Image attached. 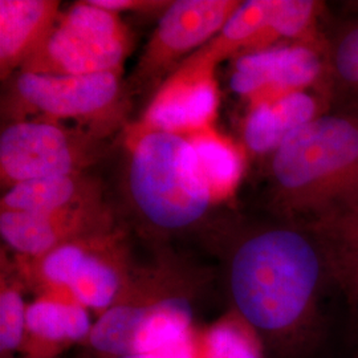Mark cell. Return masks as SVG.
Here are the masks:
<instances>
[{
  "instance_id": "1",
  "label": "cell",
  "mask_w": 358,
  "mask_h": 358,
  "mask_svg": "<svg viewBox=\"0 0 358 358\" xmlns=\"http://www.w3.org/2000/svg\"><path fill=\"white\" fill-rule=\"evenodd\" d=\"M320 275V252L304 231H252L232 244L227 256L232 310L259 336L282 341L306 320Z\"/></svg>"
},
{
  "instance_id": "2",
  "label": "cell",
  "mask_w": 358,
  "mask_h": 358,
  "mask_svg": "<svg viewBox=\"0 0 358 358\" xmlns=\"http://www.w3.org/2000/svg\"><path fill=\"white\" fill-rule=\"evenodd\" d=\"M201 279L173 259L134 268L127 288L94 320L88 358H115L177 344L195 328Z\"/></svg>"
},
{
  "instance_id": "3",
  "label": "cell",
  "mask_w": 358,
  "mask_h": 358,
  "mask_svg": "<svg viewBox=\"0 0 358 358\" xmlns=\"http://www.w3.org/2000/svg\"><path fill=\"white\" fill-rule=\"evenodd\" d=\"M271 176L284 210L312 220L358 198V115L316 117L272 153Z\"/></svg>"
},
{
  "instance_id": "4",
  "label": "cell",
  "mask_w": 358,
  "mask_h": 358,
  "mask_svg": "<svg viewBox=\"0 0 358 358\" xmlns=\"http://www.w3.org/2000/svg\"><path fill=\"white\" fill-rule=\"evenodd\" d=\"M127 187L143 229L170 236L196 231L215 202L187 136L141 127L130 146Z\"/></svg>"
},
{
  "instance_id": "5",
  "label": "cell",
  "mask_w": 358,
  "mask_h": 358,
  "mask_svg": "<svg viewBox=\"0 0 358 358\" xmlns=\"http://www.w3.org/2000/svg\"><path fill=\"white\" fill-rule=\"evenodd\" d=\"M38 294H65L96 319L115 304L133 275L128 247L115 229L66 242L38 259L16 264Z\"/></svg>"
},
{
  "instance_id": "6",
  "label": "cell",
  "mask_w": 358,
  "mask_h": 358,
  "mask_svg": "<svg viewBox=\"0 0 358 358\" xmlns=\"http://www.w3.org/2000/svg\"><path fill=\"white\" fill-rule=\"evenodd\" d=\"M130 48V32L120 13L81 1L60 15L20 72L56 76L120 72Z\"/></svg>"
},
{
  "instance_id": "7",
  "label": "cell",
  "mask_w": 358,
  "mask_h": 358,
  "mask_svg": "<svg viewBox=\"0 0 358 358\" xmlns=\"http://www.w3.org/2000/svg\"><path fill=\"white\" fill-rule=\"evenodd\" d=\"M101 153L93 134L72 131L48 120H17L0 134L1 186L78 174Z\"/></svg>"
},
{
  "instance_id": "8",
  "label": "cell",
  "mask_w": 358,
  "mask_h": 358,
  "mask_svg": "<svg viewBox=\"0 0 358 358\" xmlns=\"http://www.w3.org/2000/svg\"><path fill=\"white\" fill-rule=\"evenodd\" d=\"M11 99L24 112L53 120L105 121L117 112L122 101L120 72L78 76H56L19 72L15 77Z\"/></svg>"
},
{
  "instance_id": "9",
  "label": "cell",
  "mask_w": 358,
  "mask_h": 358,
  "mask_svg": "<svg viewBox=\"0 0 358 358\" xmlns=\"http://www.w3.org/2000/svg\"><path fill=\"white\" fill-rule=\"evenodd\" d=\"M239 6L236 0L170 1L145 47L134 80L155 85L179 59L215 38Z\"/></svg>"
},
{
  "instance_id": "10",
  "label": "cell",
  "mask_w": 358,
  "mask_h": 358,
  "mask_svg": "<svg viewBox=\"0 0 358 358\" xmlns=\"http://www.w3.org/2000/svg\"><path fill=\"white\" fill-rule=\"evenodd\" d=\"M214 68L192 56L183 62L154 94L141 127L174 133L206 128L217 106Z\"/></svg>"
},
{
  "instance_id": "11",
  "label": "cell",
  "mask_w": 358,
  "mask_h": 358,
  "mask_svg": "<svg viewBox=\"0 0 358 358\" xmlns=\"http://www.w3.org/2000/svg\"><path fill=\"white\" fill-rule=\"evenodd\" d=\"M113 230L112 217L99 202L51 214L1 210L0 235L20 259L32 260L62 244Z\"/></svg>"
},
{
  "instance_id": "12",
  "label": "cell",
  "mask_w": 358,
  "mask_h": 358,
  "mask_svg": "<svg viewBox=\"0 0 358 358\" xmlns=\"http://www.w3.org/2000/svg\"><path fill=\"white\" fill-rule=\"evenodd\" d=\"M320 72L317 53L306 45L262 48L238 57L230 87L235 93L260 103L304 90Z\"/></svg>"
},
{
  "instance_id": "13",
  "label": "cell",
  "mask_w": 358,
  "mask_h": 358,
  "mask_svg": "<svg viewBox=\"0 0 358 358\" xmlns=\"http://www.w3.org/2000/svg\"><path fill=\"white\" fill-rule=\"evenodd\" d=\"M90 309L71 296L38 294L28 304L22 358H57L73 345H85L93 329Z\"/></svg>"
},
{
  "instance_id": "14",
  "label": "cell",
  "mask_w": 358,
  "mask_h": 358,
  "mask_svg": "<svg viewBox=\"0 0 358 358\" xmlns=\"http://www.w3.org/2000/svg\"><path fill=\"white\" fill-rule=\"evenodd\" d=\"M52 0L0 1V72L7 80L38 51L60 19Z\"/></svg>"
},
{
  "instance_id": "15",
  "label": "cell",
  "mask_w": 358,
  "mask_h": 358,
  "mask_svg": "<svg viewBox=\"0 0 358 358\" xmlns=\"http://www.w3.org/2000/svg\"><path fill=\"white\" fill-rule=\"evenodd\" d=\"M316 100L303 90L255 103L244 125V141L254 153L275 152L316 118Z\"/></svg>"
},
{
  "instance_id": "16",
  "label": "cell",
  "mask_w": 358,
  "mask_h": 358,
  "mask_svg": "<svg viewBox=\"0 0 358 358\" xmlns=\"http://www.w3.org/2000/svg\"><path fill=\"white\" fill-rule=\"evenodd\" d=\"M94 202L97 186L78 173L17 183L3 194L1 210L51 214Z\"/></svg>"
},
{
  "instance_id": "17",
  "label": "cell",
  "mask_w": 358,
  "mask_h": 358,
  "mask_svg": "<svg viewBox=\"0 0 358 358\" xmlns=\"http://www.w3.org/2000/svg\"><path fill=\"white\" fill-rule=\"evenodd\" d=\"M272 8L273 0H250L241 3L217 36L198 53L192 55V57L217 65L219 60L241 48L255 47L263 40H269Z\"/></svg>"
},
{
  "instance_id": "18",
  "label": "cell",
  "mask_w": 358,
  "mask_h": 358,
  "mask_svg": "<svg viewBox=\"0 0 358 358\" xmlns=\"http://www.w3.org/2000/svg\"><path fill=\"white\" fill-rule=\"evenodd\" d=\"M192 358H262L255 329L235 310L190 334Z\"/></svg>"
},
{
  "instance_id": "19",
  "label": "cell",
  "mask_w": 358,
  "mask_h": 358,
  "mask_svg": "<svg viewBox=\"0 0 358 358\" xmlns=\"http://www.w3.org/2000/svg\"><path fill=\"white\" fill-rule=\"evenodd\" d=\"M310 229L325 242L346 282L358 292V198L312 220Z\"/></svg>"
},
{
  "instance_id": "20",
  "label": "cell",
  "mask_w": 358,
  "mask_h": 358,
  "mask_svg": "<svg viewBox=\"0 0 358 358\" xmlns=\"http://www.w3.org/2000/svg\"><path fill=\"white\" fill-rule=\"evenodd\" d=\"M187 137L199 158L215 202L227 196L242 174V159L236 149L207 127L192 131Z\"/></svg>"
},
{
  "instance_id": "21",
  "label": "cell",
  "mask_w": 358,
  "mask_h": 358,
  "mask_svg": "<svg viewBox=\"0 0 358 358\" xmlns=\"http://www.w3.org/2000/svg\"><path fill=\"white\" fill-rule=\"evenodd\" d=\"M27 284L17 266L1 262L0 282V358H16L24 338Z\"/></svg>"
},
{
  "instance_id": "22",
  "label": "cell",
  "mask_w": 358,
  "mask_h": 358,
  "mask_svg": "<svg viewBox=\"0 0 358 358\" xmlns=\"http://www.w3.org/2000/svg\"><path fill=\"white\" fill-rule=\"evenodd\" d=\"M316 10L315 1L273 0L268 38H297L307 29Z\"/></svg>"
},
{
  "instance_id": "23",
  "label": "cell",
  "mask_w": 358,
  "mask_h": 358,
  "mask_svg": "<svg viewBox=\"0 0 358 358\" xmlns=\"http://www.w3.org/2000/svg\"><path fill=\"white\" fill-rule=\"evenodd\" d=\"M333 68L346 85L358 88V23L349 27L333 52Z\"/></svg>"
},
{
  "instance_id": "24",
  "label": "cell",
  "mask_w": 358,
  "mask_h": 358,
  "mask_svg": "<svg viewBox=\"0 0 358 358\" xmlns=\"http://www.w3.org/2000/svg\"><path fill=\"white\" fill-rule=\"evenodd\" d=\"M92 4L103 10L120 13L121 11H153L166 8L170 1H152V0H90Z\"/></svg>"
},
{
  "instance_id": "25",
  "label": "cell",
  "mask_w": 358,
  "mask_h": 358,
  "mask_svg": "<svg viewBox=\"0 0 358 358\" xmlns=\"http://www.w3.org/2000/svg\"><path fill=\"white\" fill-rule=\"evenodd\" d=\"M190 334L186 338L180 340L177 344H173V345L166 346V348H162V349H158L154 352L115 358H192Z\"/></svg>"
},
{
  "instance_id": "26",
  "label": "cell",
  "mask_w": 358,
  "mask_h": 358,
  "mask_svg": "<svg viewBox=\"0 0 358 358\" xmlns=\"http://www.w3.org/2000/svg\"><path fill=\"white\" fill-rule=\"evenodd\" d=\"M20 358H22V357H20Z\"/></svg>"
}]
</instances>
